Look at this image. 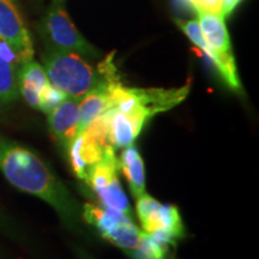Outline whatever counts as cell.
Here are the masks:
<instances>
[{"instance_id":"6da1fadb","label":"cell","mask_w":259,"mask_h":259,"mask_svg":"<svg viewBox=\"0 0 259 259\" xmlns=\"http://www.w3.org/2000/svg\"><path fill=\"white\" fill-rule=\"evenodd\" d=\"M0 170L11 185L50 204L65 225L74 227L82 219V206L46 162L2 135Z\"/></svg>"},{"instance_id":"7a4b0ae2","label":"cell","mask_w":259,"mask_h":259,"mask_svg":"<svg viewBox=\"0 0 259 259\" xmlns=\"http://www.w3.org/2000/svg\"><path fill=\"white\" fill-rule=\"evenodd\" d=\"M45 71L50 83L66 96L82 97L100 80L99 70L73 52L51 48L45 56Z\"/></svg>"},{"instance_id":"3957f363","label":"cell","mask_w":259,"mask_h":259,"mask_svg":"<svg viewBox=\"0 0 259 259\" xmlns=\"http://www.w3.org/2000/svg\"><path fill=\"white\" fill-rule=\"evenodd\" d=\"M198 24L200 31L208 45L210 60L216 67L220 76L232 90L240 92L241 83L239 79L238 70L232 51L231 38L225 24V18L221 15L198 12Z\"/></svg>"},{"instance_id":"277c9868","label":"cell","mask_w":259,"mask_h":259,"mask_svg":"<svg viewBox=\"0 0 259 259\" xmlns=\"http://www.w3.org/2000/svg\"><path fill=\"white\" fill-rule=\"evenodd\" d=\"M119 170L120 164L115 155V149L109 145L106 148L101 160L89 170L85 183L97 194L103 205L122 212L131 219L132 209L118 179Z\"/></svg>"},{"instance_id":"5b68a950","label":"cell","mask_w":259,"mask_h":259,"mask_svg":"<svg viewBox=\"0 0 259 259\" xmlns=\"http://www.w3.org/2000/svg\"><path fill=\"white\" fill-rule=\"evenodd\" d=\"M82 220L95 227L106 240L128 252L137 247L141 240L142 231L132 220L122 212L108 206H97L84 204L82 206Z\"/></svg>"},{"instance_id":"8992f818","label":"cell","mask_w":259,"mask_h":259,"mask_svg":"<svg viewBox=\"0 0 259 259\" xmlns=\"http://www.w3.org/2000/svg\"><path fill=\"white\" fill-rule=\"evenodd\" d=\"M44 34L53 50L73 52L82 57H97L99 52L77 30L63 8L51 9L44 21Z\"/></svg>"},{"instance_id":"52a82bcc","label":"cell","mask_w":259,"mask_h":259,"mask_svg":"<svg viewBox=\"0 0 259 259\" xmlns=\"http://www.w3.org/2000/svg\"><path fill=\"white\" fill-rule=\"evenodd\" d=\"M0 37L17 51L22 63L34 58V47L15 0H0Z\"/></svg>"},{"instance_id":"ba28073f","label":"cell","mask_w":259,"mask_h":259,"mask_svg":"<svg viewBox=\"0 0 259 259\" xmlns=\"http://www.w3.org/2000/svg\"><path fill=\"white\" fill-rule=\"evenodd\" d=\"M108 127V142L114 149L126 148L134 144L148 119L139 113H122L116 109L105 112Z\"/></svg>"},{"instance_id":"9c48e42d","label":"cell","mask_w":259,"mask_h":259,"mask_svg":"<svg viewBox=\"0 0 259 259\" xmlns=\"http://www.w3.org/2000/svg\"><path fill=\"white\" fill-rule=\"evenodd\" d=\"M107 147L109 144L101 143L88 131H83L71 142L67 151L72 169L78 179L85 181L89 170L101 160Z\"/></svg>"},{"instance_id":"30bf717a","label":"cell","mask_w":259,"mask_h":259,"mask_svg":"<svg viewBox=\"0 0 259 259\" xmlns=\"http://www.w3.org/2000/svg\"><path fill=\"white\" fill-rule=\"evenodd\" d=\"M80 100L78 97L67 96L47 114L52 135L66 150L77 134Z\"/></svg>"},{"instance_id":"8fae6325","label":"cell","mask_w":259,"mask_h":259,"mask_svg":"<svg viewBox=\"0 0 259 259\" xmlns=\"http://www.w3.org/2000/svg\"><path fill=\"white\" fill-rule=\"evenodd\" d=\"M19 94L29 106L38 108L40 94L50 84L46 71L36 61L30 60L19 67Z\"/></svg>"},{"instance_id":"7c38bea8","label":"cell","mask_w":259,"mask_h":259,"mask_svg":"<svg viewBox=\"0 0 259 259\" xmlns=\"http://www.w3.org/2000/svg\"><path fill=\"white\" fill-rule=\"evenodd\" d=\"M120 169L124 171L126 179L136 199L145 193V170L144 162L137 148L134 144L124 149L119 158Z\"/></svg>"},{"instance_id":"4fadbf2b","label":"cell","mask_w":259,"mask_h":259,"mask_svg":"<svg viewBox=\"0 0 259 259\" xmlns=\"http://www.w3.org/2000/svg\"><path fill=\"white\" fill-rule=\"evenodd\" d=\"M170 245L151 233L142 231L137 247L128 251L132 259H168Z\"/></svg>"},{"instance_id":"5bb4252c","label":"cell","mask_w":259,"mask_h":259,"mask_svg":"<svg viewBox=\"0 0 259 259\" xmlns=\"http://www.w3.org/2000/svg\"><path fill=\"white\" fill-rule=\"evenodd\" d=\"M19 69L0 58V105L16 101L19 96Z\"/></svg>"},{"instance_id":"9a60e30c","label":"cell","mask_w":259,"mask_h":259,"mask_svg":"<svg viewBox=\"0 0 259 259\" xmlns=\"http://www.w3.org/2000/svg\"><path fill=\"white\" fill-rule=\"evenodd\" d=\"M66 97L67 96L63 92H60L59 89H57L56 87H53L50 83L40 94V101H38L37 109L46 113V114H50Z\"/></svg>"},{"instance_id":"2e32d148","label":"cell","mask_w":259,"mask_h":259,"mask_svg":"<svg viewBox=\"0 0 259 259\" xmlns=\"http://www.w3.org/2000/svg\"><path fill=\"white\" fill-rule=\"evenodd\" d=\"M197 12L221 15L222 0H185Z\"/></svg>"},{"instance_id":"e0dca14e","label":"cell","mask_w":259,"mask_h":259,"mask_svg":"<svg viewBox=\"0 0 259 259\" xmlns=\"http://www.w3.org/2000/svg\"><path fill=\"white\" fill-rule=\"evenodd\" d=\"M0 58L12 66L18 67V69L23 65L17 51L3 37H0Z\"/></svg>"},{"instance_id":"ac0fdd59","label":"cell","mask_w":259,"mask_h":259,"mask_svg":"<svg viewBox=\"0 0 259 259\" xmlns=\"http://www.w3.org/2000/svg\"><path fill=\"white\" fill-rule=\"evenodd\" d=\"M242 0H222V10L221 16L223 18H227L231 16V14L234 11L236 6H238Z\"/></svg>"},{"instance_id":"d6986e66","label":"cell","mask_w":259,"mask_h":259,"mask_svg":"<svg viewBox=\"0 0 259 259\" xmlns=\"http://www.w3.org/2000/svg\"><path fill=\"white\" fill-rule=\"evenodd\" d=\"M9 223H8V221H6L5 220V218H4V215H3L2 212H0V228L2 229H6V228H9Z\"/></svg>"},{"instance_id":"ffe728a7","label":"cell","mask_w":259,"mask_h":259,"mask_svg":"<svg viewBox=\"0 0 259 259\" xmlns=\"http://www.w3.org/2000/svg\"><path fill=\"white\" fill-rule=\"evenodd\" d=\"M78 254H79V259H94L93 257H90V255L84 251H79Z\"/></svg>"}]
</instances>
